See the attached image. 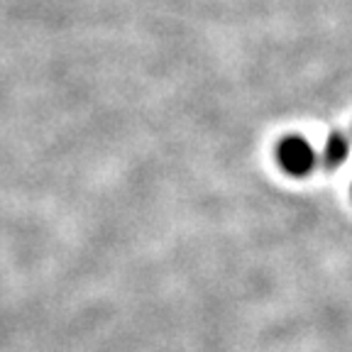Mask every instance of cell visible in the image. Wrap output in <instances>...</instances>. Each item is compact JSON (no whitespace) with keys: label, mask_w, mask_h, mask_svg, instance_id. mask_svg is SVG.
<instances>
[{"label":"cell","mask_w":352,"mask_h":352,"mask_svg":"<svg viewBox=\"0 0 352 352\" xmlns=\"http://www.w3.org/2000/svg\"><path fill=\"white\" fill-rule=\"evenodd\" d=\"M276 160H279L281 169H284L286 174L301 179V176L314 171L318 157H316L314 147L308 144V140H303L301 135H286V138L276 144Z\"/></svg>","instance_id":"1"},{"label":"cell","mask_w":352,"mask_h":352,"mask_svg":"<svg viewBox=\"0 0 352 352\" xmlns=\"http://www.w3.org/2000/svg\"><path fill=\"white\" fill-rule=\"evenodd\" d=\"M347 154H350V142L342 132H330L323 147V166L325 169H338L345 164Z\"/></svg>","instance_id":"2"}]
</instances>
